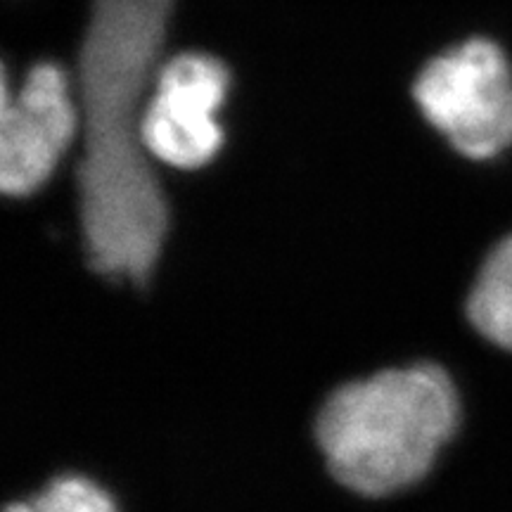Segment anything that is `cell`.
<instances>
[{
    "label": "cell",
    "mask_w": 512,
    "mask_h": 512,
    "mask_svg": "<svg viewBox=\"0 0 512 512\" xmlns=\"http://www.w3.org/2000/svg\"><path fill=\"white\" fill-rule=\"evenodd\" d=\"M171 0H91L79 53L81 223L91 266L143 285L162 252L169 209L140 124L150 100Z\"/></svg>",
    "instance_id": "obj_1"
},
{
    "label": "cell",
    "mask_w": 512,
    "mask_h": 512,
    "mask_svg": "<svg viewBox=\"0 0 512 512\" xmlns=\"http://www.w3.org/2000/svg\"><path fill=\"white\" fill-rule=\"evenodd\" d=\"M458 415L451 377L422 363L344 384L320 411L316 434L339 482L387 496L430 472Z\"/></svg>",
    "instance_id": "obj_2"
},
{
    "label": "cell",
    "mask_w": 512,
    "mask_h": 512,
    "mask_svg": "<svg viewBox=\"0 0 512 512\" xmlns=\"http://www.w3.org/2000/svg\"><path fill=\"white\" fill-rule=\"evenodd\" d=\"M422 117L467 159L512 147V64L489 38H470L425 64L413 88Z\"/></svg>",
    "instance_id": "obj_3"
},
{
    "label": "cell",
    "mask_w": 512,
    "mask_h": 512,
    "mask_svg": "<svg viewBox=\"0 0 512 512\" xmlns=\"http://www.w3.org/2000/svg\"><path fill=\"white\" fill-rule=\"evenodd\" d=\"M79 133V102L60 64H34L17 88L5 76L0 98V188L5 195L24 197L41 188Z\"/></svg>",
    "instance_id": "obj_4"
},
{
    "label": "cell",
    "mask_w": 512,
    "mask_h": 512,
    "mask_svg": "<svg viewBox=\"0 0 512 512\" xmlns=\"http://www.w3.org/2000/svg\"><path fill=\"white\" fill-rule=\"evenodd\" d=\"M228 83V69L219 57H169L155 76L140 124L147 155L185 171L209 164L223 145V126L216 114L226 102Z\"/></svg>",
    "instance_id": "obj_5"
},
{
    "label": "cell",
    "mask_w": 512,
    "mask_h": 512,
    "mask_svg": "<svg viewBox=\"0 0 512 512\" xmlns=\"http://www.w3.org/2000/svg\"><path fill=\"white\" fill-rule=\"evenodd\" d=\"M467 313L479 335L512 351V235L486 256L467 299Z\"/></svg>",
    "instance_id": "obj_6"
},
{
    "label": "cell",
    "mask_w": 512,
    "mask_h": 512,
    "mask_svg": "<svg viewBox=\"0 0 512 512\" xmlns=\"http://www.w3.org/2000/svg\"><path fill=\"white\" fill-rule=\"evenodd\" d=\"M5 512H117L105 489L91 479L69 475L55 479L31 501L12 503Z\"/></svg>",
    "instance_id": "obj_7"
}]
</instances>
